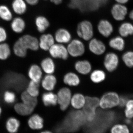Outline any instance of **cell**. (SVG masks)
Wrapping results in <instances>:
<instances>
[{
	"label": "cell",
	"instance_id": "19",
	"mask_svg": "<svg viewBox=\"0 0 133 133\" xmlns=\"http://www.w3.org/2000/svg\"><path fill=\"white\" fill-rule=\"evenodd\" d=\"M35 109L23 102L17 103L14 106V109L17 113L22 116L30 115Z\"/></svg>",
	"mask_w": 133,
	"mask_h": 133
},
{
	"label": "cell",
	"instance_id": "21",
	"mask_svg": "<svg viewBox=\"0 0 133 133\" xmlns=\"http://www.w3.org/2000/svg\"><path fill=\"white\" fill-rule=\"evenodd\" d=\"M42 100L46 107L54 106L57 104V96L52 92L44 93L42 96Z\"/></svg>",
	"mask_w": 133,
	"mask_h": 133
},
{
	"label": "cell",
	"instance_id": "42",
	"mask_svg": "<svg viewBox=\"0 0 133 133\" xmlns=\"http://www.w3.org/2000/svg\"><path fill=\"white\" fill-rule=\"evenodd\" d=\"M97 2L98 3L99 5H102V4H105L107 2L108 0H96Z\"/></svg>",
	"mask_w": 133,
	"mask_h": 133
},
{
	"label": "cell",
	"instance_id": "2",
	"mask_svg": "<svg viewBox=\"0 0 133 133\" xmlns=\"http://www.w3.org/2000/svg\"><path fill=\"white\" fill-rule=\"evenodd\" d=\"M120 97L116 92H106L99 99V106L102 109H111L118 105Z\"/></svg>",
	"mask_w": 133,
	"mask_h": 133
},
{
	"label": "cell",
	"instance_id": "12",
	"mask_svg": "<svg viewBox=\"0 0 133 133\" xmlns=\"http://www.w3.org/2000/svg\"><path fill=\"white\" fill-rule=\"evenodd\" d=\"M99 32L103 36L108 37L113 32V26L111 23L108 20H103L100 21L98 25Z\"/></svg>",
	"mask_w": 133,
	"mask_h": 133
},
{
	"label": "cell",
	"instance_id": "43",
	"mask_svg": "<svg viewBox=\"0 0 133 133\" xmlns=\"http://www.w3.org/2000/svg\"><path fill=\"white\" fill-rule=\"evenodd\" d=\"M51 2L55 3L56 5H59L62 3V0H50Z\"/></svg>",
	"mask_w": 133,
	"mask_h": 133
},
{
	"label": "cell",
	"instance_id": "5",
	"mask_svg": "<svg viewBox=\"0 0 133 133\" xmlns=\"http://www.w3.org/2000/svg\"><path fill=\"white\" fill-rule=\"evenodd\" d=\"M17 42L21 47L26 51L28 49L37 51L39 48L38 39L30 35H26L23 36L17 40Z\"/></svg>",
	"mask_w": 133,
	"mask_h": 133
},
{
	"label": "cell",
	"instance_id": "41",
	"mask_svg": "<svg viewBox=\"0 0 133 133\" xmlns=\"http://www.w3.org/2000/svg\"><path fill=\"white\" fill-rule=\"evenodd\" d=\"M115 1L118 3L124 5V4H125V3L128 2L129 0H115Z\"/></svg>",
	"mask_w": 133,
	"mask_h": 133
},
{
	"label": "cell",
	"instance_id": "37",
	"mask_svg": "<svg viewBox=\"0 0 133 133\" xmlns=\"http://www.w3.org/2000/svg\"><path fill=\"white\" fill-rule=\"evenodd\" d=\"M16 97L15 94L13 92L6 91L3 95V99L6 103L12 104L15 101Z\"/></svg>",
	"mask_w": 133,
	"mask_h": 133
},
{
	"label": "cell",
	"instance_id": "27",
	"mask_svg": "<svg viewBox=\"0 0 133 133\" xmlns=\"http://www.w3.org/2000/svg\"><path fill=\"white\" fill-rule=\"evenodd\" d=\"M12 8L14 12L18 15L23 14L27 10V5L24 0H14Z\"/></svg>",
	"mask_w": 133,
	"mask_h": 133
},
{
	"label": "cell",
	"instance_id": "10",
	"mask_svg": "<svg viewBox=\"0 0 133 133\" xmlns=\"http://www.w3.org/2000/svg\"><path fill=\"white\" fill-rule=\"evenodd\" d=\"M89 49L91 52L98 56L104 54L106 49L105 44L96 38H93L90 41Z\"/></svg>",
	"mask_w": 133,
	"mask_h": 133
},
{
	"label": "cell",
	"instance_id": "8",
	"mask_svg": "<svg viewBox=\"0 0 133 133\" xmlns=\"http://www.w3.org/2000/svg\"><path fill=\"white\" fill-rule=\"evenodd\" d=\"M49 51L50 55L54 58L66 60L69 57L67 49L62 44H53Z\"/></svg>",
	"mask_w": 133,
	"mask_h": 133
},
{
	"label": "cell",
	"instance_id": "39",
	"mask_svg": "<svg viewBox=\"0 0 133 133\" xmlns=\"http://www.w3.org/2000/svg\"><path fill=\"white\" fill-rule=\"evenodd\" d=\"M128 100L127 98L125 96L120 97L118 106L121 107H124Z\"/></svg>",
	"mask_w": 133,
	"mask_h": 133
},
{
	"label": "cell",
	"instance_id": "23",
	"mask_svg": "<svg viewBox=\"0 0 133 133\" xmlns=\"http://www.w3.org/2000/svg\"><path fill=\"white\" fill-rule=\"evenodd\" d=\"M109 45L113 49L121 51L125 49V43L121 36H116L110 39Z\"/></svg>",
	"mask_w": 133,
	"mask_h": 133
},
{
	"label": "cell",
	"instance_id": "7",
	"mask_svg": "<svg viewBox=\"0 0 133 133\" xmlns=\"http://www.w3.org/2000/svg\"><path fill=\"white\" fill-rule=\"evenodd\" d=\"M119 63L118 56L114 52H108L105 56L104 66L106 70L109 72H113L116 70L118 66Z\"/></svg>",
	"mask_w": 133,
	"mask_h": 133
},
{
	"label": "cell",
	"instance_id": "33",
	"mask_svg": "<svg viewBox=\"0 0 133 133\" xmlns=\"http://www.w3.org/2000/svg\"><path fill=\"white\" fill-rule=\"evenodd\" d=\"M122 59L126 66L133 68V51H128L125 52L122 55Z\"/></svg>",
	"mask_w": 133,
	"mask_h": 133
},
{
	"label": "cell",
	"instance_id": "29",
	"mask_svg": "<svg viewBox=\"0 0 133 133\" xmlns=\"http://www.w3.org/2000/svg\"><path fill=\"white\" fill-rule=\"evenodd\" d=\"M106 77V75L104 71L101 70H96L91 73L90 78L93 83L98 84L103 82Z\"/></svg>",
	"mask_w": 133,
	"mask_h": 133
},
{
	"label": "cell",
	"instance_id": "35",
	"mask_svg": "<svg viewBox=\"0 0 133 133\" xmlns=\"http://www.w3.org/2000/svg\"><path fill=\"white\" fill-rule=\"evenodd\" d=\"M125 115L127 118H133V99H128L125 105Z\"/></svg>",
	"mask_w": 133,
	"mask_h": 133
},
{
	"label": "cell",
	"instance_id": "34",
	"mask_svg": "<svg viewBox=\"0 0 133 133\" xmlns=\"http://www.w3.org/2000/svg\"><path fill=\"white\" fill-rule=\"evenodd\" d=\"M11 51L9 45L7 43L0 44V59L5 60L9 57Z\"/></svg>",
	"mask_w": 133,
	"mask_h": 133
},
{
	"label": "cell",
	"instance_id": "6",
	"mask_svg": "<svg viewBox=\"0 0 133 133\" xmlns=\"http://www.w3.org/2000/svg\"><path fill=\"white\" fill-rule=\"evenodd\" d=\"M66 49L69 54L74 57L81 56L85 51L84 43L78 39H74L70 42Z\"/></svg>",
	"mask_w": 133,
	"mask_h": 133
},
{
	"label": "cell",
	"instance_id": "25",
	"mask_svg": "<svg viewBox=\"0 0 133 133\" xmlns=\"http://www.w3.org/2000/svg\"><path fill=\"white\" fill-rule=\"evenodd\" d=\"M26 23L23 19L20 17H16L13 19L11 23V28L15 33H21L25 29Z\"/></svg>",
	"mask_w": 133,
	"mask_h": 133
},
{
	"label": "cell",
	"instance_id": "1",
	"mask_svg": "<svg viewBox=\"0 0 133 133\" xmlns=\"http://www.w3.org/2000/svg\"><path fill=\"white\" fill-rule=\"evenodd\" d=\"M85 104L83 108V112L88 121H93L96 116V110L99 106V99L95 97H85Z\"/></svg>",
	"mask_w": 133,
	"mask_h": 133
},
{
	"label": "cell",
	"instance_id": "26",
	"mask_svg": "<svg viewBox=\"0 0 133 133\" xmlns=\"http://www.w3.org/2000/svg\"><path fill=\"white\" fill-rule=\"evenodd\" d=\"M119 34L122 37H127L133 35V24L126 22L121 24L118 29Z\"/></svg>",
	"mask_w": 133,
	"mask_h": 133
},
{
	"label": "cell",
	"instance_id": "40",
	"mask_svg": "<svg viewBox=\"0 0 133 133\" xmlns=\"http://www.w3.org/2000/svg\"><path fill=\"white\" fill-rule=\"evenodd\" d=\"M28 4L31 5H35L38 3L39 0H25Z\"/></svg>",
	"mask_w": 133,
	"mask_h": 133
},
{
	"label": "cell",
	"instance_id": "22",
	"mask_svg": "<svg viewBox=\"0 0 133 133\" xmlns=\"http://www.w3.org/2000/svg\"><path fill=\"white\" fill-rule=\"evenodd\" d=\"M63 82L65 84L71 87L77 86L80 83L79 76L73 72H69L64 75Z\"/></svg>",
	"mask_w": 133,
	"mask_h": 133
},
{
	"label": "cell",
	"instance_id": "44",
	"mask_svg": "<svg viewBox=\"0 0 133 133\" xmlns=\"http://www.w3.org/2000/svg\"><path fill=\"white\" fill-rule=\"evenodd\" d=\"M129 17L130 19L133 21V9L131 10V12L129 13Z\"/></svg>",
	"mask_w": 133,
	"mask_h": 133
},
{
	"label": "cell",
	"instance_id": "17",
	"mask_svg": "<svg viewBox=\"0 0 133 133\" xmlns=\"http://www.w3.org/2000/svg\"><path fill=\"white\" fill-rule=\"evenodd\" d=\"M55 43V39L50 34H44L41 36L39 42V47L44 51L49 50Z\"/></svg>",
	"mask_w": 133,
	"mask_h": 133
},
{
	"label": "cell",
	"instance_id": "15",
	"mask_svg": "<svg viewBox=\"0 0 133 133\" xmlns=\"http://www.w3.org/2000/svg\"><path fill=\"white\" fill-rule=\"evenodd\" d=\"M21 122L14 117L8 118L5 123V128L9 133H17L21 127Z\"/></svg>",
	"mask_w": 133,
	"mask_h": 133
},
{
	"label": "cell",
	"instance_id": "13",
	"mask_svg": "<svg viewBox=\"0 0 133 133\" xmlns=\"http://www.w3.org/2000/svg\"><path fill=\"white\" fill-rule=\"evenodd\" d=\"M76 71L79 74L86 75L90 73L91 71V63L87 60H81L77 61L74 65Z\"/></svg>",
	"mask_w": 133,
	"mask_h": 133
},
{
	"label": "cell",
	"instance_id": "3",
	"mask_svg": "<svg viewBox=\"0 0 133 133\" xmlns=\"http://www.w3.org/2000/svg\"><path fill=\"white\" fill-rule=\"evenodd\" d=\"M77 34L80 38L86 41L91 40L93 36V28L89 21H84L79 23L77 28Z\"/></svg>",
	"mask_w": 133,
	"mask_h": 133
},
{
	"label": "cell",
	"instance_id": "16",
	"mask_svg": "<svg viewBox=\"0 0 133 133\" xmlns=\"http://www.w3.org/2000/svg\"><path fill=\"white\" fill-rule=\"evenodd\" d=\"M57 83V80L55 76L52 74H48L42 80V86L44 90L50 91L54 90Z\"/></svg>",
	"mask_w": 133,
	"mask_h": 133
},
{
	"label": "cell",
	"instance_id": "46",
	"mask_svg": "<svg viewBox=\"0 0 133 133\" xmlns=\"http://www.w3.org/2000/svg\"><path fill=\"white\" fill-rule=\"evenodd\" d=\"M40 133H52L51 131H48V130H45V131H42Z\"/></svg>",
	"mask_w": 133,
	"mask_h": 133
},
{
	"label": "cell",
	"instance_id": "9",
	"mask_svg": "<svg viewBox=\"0 0 133 133\" xmlns=\"http://www.w3.org/2000/svg\"><path fill=\"white\" fill-rule=\"evenodd\" d=\"M111 13L115 20L120 21L125 18L127 14L128 8L123 4L117 3L113 6Z\"/></svg>",
	"mask_w": 133,
	"mask_h": 133
},
{
	"label": "cell",
	"instance_id": "36",
	"mask_svg": "<svg viewBox=\"0 0 133 133\" xmlns=\"http://www.w3.org/2000/svg\"><path fill=\"white\" fill-rule=\"evenodd\" d=\"M111 133H130V131L127 126L125 124H116L111 128Z\"/></svg>",
	"mask_w": 133,
	"mask_h": 133
},
{
	"label": "cell",
	"instance_id": "48",
	"mask_svg": "<svg viewBox=\"0 0 133 133\" xmlns=\"http://www.w3.org/2000/svg\"></svg>",
	"mask_w": 133,
	"mask_h": 133
},
{
	"label": "cell",
	"instance_id": "4",
	"mask_svg": "<svg viewBox=\"0 0 133 133\" xmlns=\"http://www.w3.org/2000/svg\"><path fill=\"white\" fill-rule=\"evenodd\" d=\"M57 104L59 105L60 109L62 111L67 109L70 104L72 97L71 92L69 88L63 87L58 92Z\"/></svg>",
	"mask_w": 133,
	"mask_h": 133
},
{
	"label": "cell",
	"instance_id": "47",
	"mask_svg": "<svg viewBox=\"0 0 133 133\" xmlns=\"http://www.w3.org/2000/svg\"><path fill=\"white\" fill-rule=\"evenodd\" d=\"M2 113V109L0 107V118H1V114Z\"/></svg>",
	"mask_w": 133,
	"mask_h": 133
},
{
	"label": "cell",
	"instance_id": "32",
	"mask_svg": "<svg viewBox=\"0 0 133 133\" xmlns=\"http://www.w3.org/2000/svg\"><path fill=\"white\" fill-rule=\"evenodd\" d=\"M12 14L7 6L0 5V18L6 21H9L12 19Z\"/></svg>",
	"mask_w": 133,
	"mask_h": 133
},
{
	"label": "cell",
	"instance_id": "38",
	"mask_svg": "<svg viewBox=\"0 0 133 133\" xmlns=\"http://www.w3.org/2000/svg\"><path fill=\"white\" fill-rule=\"evenodd\" d=\"M7 37L6 31L4 28L0 26V43L6 41Z\"/></svg>",
	"mask_w": 133,
	"mask_h": 133
},
{
	"label": "cell",
	"instance_id": "20",
	"mask_svg": "<svg viewBox=\"0 0 133 133\" xmlns=\"http://www.w3.org/2000/svg\"><path fill=\"white\" fill-rule=\"evenodd\" d=\"M85 101V97L83 94L78 93L72 96L70 104L74 109L79 110L84 107Z\"/></svg>",
	"mask_w": 133,
	"mask_h": 133
},
{
	"label": "cell",
	"instance_id": "31",
	"mask_svg": "<svg viewBox=\"0 0 133 133\" xmlns=\"http://www.w3.org/2000/svg\"><path fill=\"white\" fill-rule=\"evenodd\" d=\"M39 83L31 81L29 83L26 89L27 92L35 97H37L39 94Z\"/></svg>",
	"mask_w": 133,
	"mask_h": 133
},
{
	"label": "cell",
	"instance_id": "28",
	"mask_svg": "<svg viewBox=\"0 0 133 133\" xmlns=\"http://www.w3.org/2000/svg\"><path fill=\"white\" fill-rule=\"evenodd\" d=\"M35 24L37 30L40 33L44 32L49 28V22L45 17L38 16L36 18Z\"/></svg>",
	"mask_w": 133,
	"mask_h": 133
},
{
	"label": "cell",
	"instance_id": "14",
	"mask_svg": "<svg viewBox=\"0 0 133 133\" xmlns=\"http://www.w3.org/2000/svg\"><path fill=\"white\" fill-rule=\"evenodd\" d=\"M55 39L59 43H67L70 42L71 35L67 30L63 28L59 29L55 33Z\"/></svg>",
	"mask_w": 133,
	"mask_h": 133
},
{
	"label": "cell",
	"instance_id": "11",
	"mask_svg": "<svg viewBox=\"0 0 133 133\" xmlns=\"http://www.w3.org/2000/svg\"><path fill=\"white\" fill-rule=\"evenodd\" d=\"M44 124L43 119L37 114L32 115L28 121V126L31 130H42L43 128Z\"/></svg>",
	"mask_w": 133,
	"mask_h": 133
},
{
	"label": "cell",
	"instance_id": "24",
	"mask_svg": "<svg viewBox=\"0 0 133 133\" xmlns=\"http://www.w3.org/2000/svg\"><path fill=\"white\" fill-rule=\"evenodd\" d=\"M43 71L48 74H51L55 72L56 66L54 61L49 57L43 59L41 63Z\"/></svg>",
	"mask_w": 133,
	"mask_h": 133
},
{
	"label": "cell",
	"instance_id": "30",
	"mask_svg": "<svg viewBox=\"0 0 133 133\" xmlns=\"http://www.w3.org/2000/svg\"><path fill=\"white\" fill-rule=\"evenodd\" d=\"M21 98L23 102L34 108H35L38 103L37 97L31 96L26 91L22 92Z\"/></svg>",
	"mask_w": 133,
	"mask_h": 133
},
{
	"label": "cell",
	"instance_id": "45",
	"mask_svg": "<svg viewBox=\"0 0 133 133\" xmlns=\"http://www.w3.org/2000/svg\"><path fill=\"white\" fill-rule=\"evenodd\" d=\"M125 122L127 124H131V119L127 118L126 119Z\"/></svg>",
	"mask_w": 133,
	"mask_h": 133
},
{
	"label": "cell",
	"instance_id": "18",
	"mask_svg": "<svg viewBox=\"0 0 133 133\" xmlns=\"http://www.w3.org/2000/svg\"><path fill=\"white\" fill-rule=\"evenodd\" d=\"M28 76L31 81L40 83L42 77V72L40 66L36 64L31 65L29 69Z\"/></svg>",
	"mask_w": 133,
	"mask_h": 133
}]
</instances>
